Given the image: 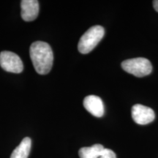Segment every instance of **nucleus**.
I'll use <instances>...</instances> for the list:
<instances>
[{
	"instance_id": "8",
	"label": "nucleus",
	"mask_w": 158,
	"mask_h": 158,
	"mask_svg": "<svg viewBox=\"0 0 158 158\" xmlns=\"http://www.w3.org/2000/svg\"><path fill=\"white\" fill-rule=\"evenodd\" d=\"M31 147V141L30 138H24L11 154L10 158H28Z\"/></svg>"
},
{
	"instance_id": "5",
	"label": "nucleus",
	"mask_w": 158,
	"mask_h": 158,
	"mask_svg": "<svg viewBox=\"0 0 158 158\" xmlns=\"http://www.w3.org/2000/svg\"><path fill=\"white\" fill-rule=\"evenodd\" d=\"M132 117L135 123L145 125L154 121L155 114V111L149 107L136 104L132 108Z\"/></svg>"
},
{
	"instance_id": "4",
	"label": "nucleus",
	"mask_w": 158,
	"mask_h": 158,
	"mask_svg": "<svg viewBox=\"0 0 158 158\" xmlns=\"http://www.w3.org/2000/svg\"><path fill=\"white\" fill-rule=\"evenodd\" d=\"M0 65L3 70L13 73H20L23 70L21 59L11 51H5L0 53Z\"/></svg>"
},
{
	"instance_id": "6",
	"label": "nucleus",
	"mask_w": 158,
	"mask_h": 158,
	"mask_svg": "<svg viewBox=\"0 0 158 158\" xmlns=\"http://www.w3.org/2000/svg\"><path fill=\"white\" fill-rule=\"evenodd\" d=\"M84 106L86 110L96 117H101L105 112L103 102L98 96L89 95L84 98Z\"/></svg>"
},
{
	"instance_id": "9",
	"label": "nucleus",
	"mask_w": 158,
	"mask_h": 158,
	"mask_svg": "<svg viewBox=\"0 0 158 158\" xmlns=\"http://www.w3.org/2000/svg\"><path fill=\"white\" fill-rule=\"evenodd\" d=\"M105 148L101 144H94L90 147H83L79 150L80 158H99Z\"/></svg>"
},
{
	"instance_id": "2",
	"label": "nucleus",
	"mask_w": 158,
	"mask_h": 158,
	"mask_svg": "<svg viewBox=\"0 0 158 158\" xmlns=\"http://www.w3.org/2000/svg\"><path fill=\"white\" fill-rule=\"evenodd\" d=\"M105 35L104 28L101 26H94L89 29L81 37L78 48L79 52L86 54L92 51L100 43Z\"/></svg>"
},
{
	"instance_id": "3",
	"label": "nucleus",
	"mask_w": 158,
	"mask_h": 158,
	"mask_svg": "<svg viewBox=\"0 0 158 158\" xmlns=\"http://www.w3.org/2000/svg\"><path fill=\"white\" fill-rule=\"evenodd\" d=\"M122 68L128 73L136 77L148 76L152 71V65L146 58H134L127 59L122 63Z\"/></svg>"
},
{
	"instance_id": "7",
	"label": "nucleus",
	"mask_w": 158,
	"mask_h": 158,
	"mask_svg": "<svg viewBox=\"0 0 158 158\" xmlns=\"http://www.w3.org/2000/svg\"><path fill=\"white\" fill-rule=\"evenodd\" d=\"M21 18L25 21H32L39 14V2L37 0H22L21 2Z\"/></svg>"
},
{
	"instance_id": "1",
	"label": "nucleus",
	"mask_w": 158,
	"mask_h": 158,
	"mask_svg": "<svg viewBox=\"0 0 158 158\" xmlns=\"http://www.w3.org/2000/svg\"><path fill=\"white\" fill-rule=\"evenodd\" d=\"M29 54L37 73L46 75L50 72L54 62V54L49 44L43 41H36L31 45Z\"/></svg>"
},
{
	"instance_id": "10",
	"label": "nucleus",
	"mask_w": 158,
	"mask_h": 158,
	"mask_svg": "<svg viewBox=\"0 0 158 158\" xmlns=\"http://www.w3.org/2000/svg\"><path fill=\"white\" fill-rule=\"evenodd\" d=\"M99 158H116V155L112 150L104 149Z\"/></svg>"
},
{
	"instance_id": "11",
	"label": "nucleus",
	"mask_w": 158,
	"mask_h": 158,
	"mask_svg": "<svg viewBox=\"0 0 158 158\" xmlns=\"http://www.w3.org/2000/svg\"><path fill=\"white\" fill-rule=\"evenodd\" d=\"M153 6L155 10L158 12V0H155L153 2Z\"/></svg>"
}]
</instances>
